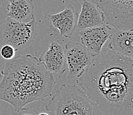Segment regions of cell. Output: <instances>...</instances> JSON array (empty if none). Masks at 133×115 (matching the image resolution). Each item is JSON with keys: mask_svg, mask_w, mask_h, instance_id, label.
Segmentation results:
<instances>
[{"mask_svg": "<svg viewBox=\"0 0 133 115\" xmlns=\"http://www.w3.org/2000/svg\"><path fill=\"white\" fill-rule=\"evenodd\" d=\"M76 83L102 115H133V60L101 53Z\"/></svg>", "mask_w": 133, "mask_h": 115, "instance_id": "6da1fadb", "label": "cell"}, {"mask_svg": "<svg viewBox=\"0 0 133 115\" xmlns=\"http://www.w3.org/2000/svg\"><path fill=\"white\" fill-rule=\"evenodd\" d=\"M0 100L15 111L31 102L44 100L52 93L55 79L38 59L31 54L8 60L1 71Z\"/></svg>", "mask_w": 133, "mask_h": 115, "instance_id": "7a4b0ae2", "label": "cell"}, {"mask_svg": "<svg viewBox=\"0 0 133 115\" xmlns=\"http://www.w3.org/2000/svg\"><path fill=\"white\" fill-rule=\"evenodd\" d=\"M50 115H102L76 84H62L45 106Z\"/></svg>", "mask_w": 133, "mask_h": 115, "instance_id": "3957f363", "label": "cell"}, {"mask_svg": "<svg viewBox=\"0 0 133 115\" xmlns=\"http://www.w3.org/2000/svg\"><path fill=\"white\" fill-rule=\"evenodd\" d=\"M37 31V22L35 17L28 23L6 18L0 22V44L9 45L16 51L22 50L34 41Z\"/></svg>", "mask_w": 133, "mask_h": 115, "instance_id": "277c9868", "label": "cell"}, {"mask_svg": "<svg viewBox=\"0 0 133 115\" xmlns=\"http://www.w3.org/2000/svg\"><path fill=\"white\" fill-rule=\"evenodd\" d=\"M104 23L115 29H133V0H95Z\"/></svg>", "mask_w": 133, "mask_h": 115, "instance_id": "5b68a950", "label": "cell"}, {"mask_svg": "<svg viewBox=\"0 0 133 115\" xmlns=\"http://www.w3.org/2000/svg\"><path fill=\"white\" fill-rule=\"evenodd\" d=\"M64 53L68 69L67 78L70 80L79 78L97 57L82 44L74 41L65 45Z\"/></svg>", "mask_w": 133, "mask_h": 115, "instance_id": "8992f818", "label": "cell"}, {"mask_svg": "<svg viewBox=\"0 0 133 115\" xmlns=\"http://www.w3.org/2000/svg\"><path fill=\"white\" fill-rule=\"evenodd\" d=\"M113 29L106 24L81 29L79 32L81 44L94 55L97 56L101 53L103 46L109 39Z\"/></svg>", "mask_w": 133, "mask_h": 115, "instance_id": "52a82bcc", "label": "cell"}, {"mask_svg": "<svg viewBox=\"0 0 133 115\" xmlns=\"http://www.w3.org/2000/svg\"><path fill=\"white\" fill-rule=\"evenodd\" d=\"M78 17V14L74 8L68 5L59 13L48 14L49 28L52 31L58 30L62 37L70 38L76 29Z\"/></svg>", "mask_w": 133, "mask_h": 115, "instance_id": "ba28073f", "label": "cell"}, {"mask_svg": "<svg viewBox=\"0 0 133 115\" xmlns=\"http://www.w3.org/2000/svg\"><path fill=\"white\" fill-rule=\"evenodd\" d=\"M38 59L51 73L63 74L67 69L64 48L58 40L52 41Z\"/></svg>", "mask_w": 133, "mask_h": 115, "instance_id": "9c48e42d", "label": "cell"}, {"mask_svg": "<svg viewBox=\"0 0 133 115\" xmlns=\"http://www.w3.org/2000/svg\"><path fill=\"white\" fill-rule=\"evenodd\" d=\"M105 24L101 11L95 0H83L80 13L78 14L76 28H91Z\"/></svg>", "mask_w": 133, "mask_h": 115, "instance_id": "30bf717a", "label": "cell"}, {"mask_svg": "<svg viewBox=\"0 0 133 115\" xmlns=\"http://www.w3.org/2000/svg\"><path fill=\"white\" fill-rule=\"evenodd\" d=\"M133 29H113L110 35L108 48L118 55L132 59Z\"/></svg>", "mask_w": 133, "mask_h": 115, "instance_id": "8fae6325", "label": "cell"}, {"mask_svg": "<svg viewBox=\"0 0 133 115\" xmlns=\"http://www.w3.org/2000/svg\"><path fill=\"white\" fill-rule=\"evenodd\" d=\"M8 17L23 23H28L33 18L35 5L32 0H8Z\"/></svg>", "mask_w": 133, "mask_h": 115, "instance_id": "7c38bea8", "label": "cell"}, {"mask_svg": "<svg viewBox=\"0 0 133 115\" xmlns=\"http://www.w3.org/2000/svg\"><path fill=\"white\" fill-rule=\"evenodd\" d=\"M16 49L9 45H2L0 49V55L5 60H11L15 57Z\"/></svg>", "mask_w": 133, "mask_h": 115, "instance_id": "4fadbf2b", "label": "cell"}, {"mask_svg": "<svg viewBox=\"0 0 133 115\" xmlns=\"http://www.w3.org/2000/svg\"><path fill=\"white\" fill-rule=\"evenodd\" d=\"M38 112L31 108L23 107L18 111L12 112L10 115H37Z\"/></svg>", "mask_w": 133, "mask_h": 115, "instance_id": "5bb4252c", "label": "cell"}, {"mask_svg": "<svg viewBox=\"0 0 133 115\" xmlns=\"http://www.w3.org/2000/svg\"><path fill=\"white\" fill-rule=\"evenodd\" d=\"M37 115H50L48 113H46V112H41V113H38Z\"/></svg>", "mask_w": 133, "mask_h": 115, "instance_id": "9a60e30c", "label": "cell"}, {"mask_svg": "<svg viewBox=\"0 0 133 115\" xmlns=\"http://www.w3.org/2000/svg\"><path fill=\"white\" fill-rule=\"evenodd\" d=\"M2 78V72H0V81H1Z\"/></svg>", "mask_w": 133, "mask_h": 115, "instance_id": "2e32d148", "label": "cell"}, {"mask_svg": "<svg viewBox=\"0 0 133 115\" xmlns=\"http://www.w3.org/2000/svg\"><path fill=\"white\" fill-rule=\"evenodd\" d=\"M0 115H1V111H0Z\"/></svg>", "mask_w": 133, "mask_h": 115, "instance_id": "e0dca14e", "label": "cell"}]
</instances>
